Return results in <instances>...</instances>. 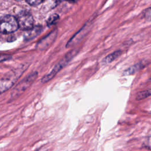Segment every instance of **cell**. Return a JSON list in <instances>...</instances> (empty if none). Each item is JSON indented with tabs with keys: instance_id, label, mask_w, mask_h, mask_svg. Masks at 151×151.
Returning <instances> with one entry per match:
<instances>
[{
	"instance_id": "obj_5",
	"label": "cell",
	"mask_w": 151,
	"mask_h": 151,
	"mask_svg": "<svg viewBox=\"0 0 151 151\" xmlns=\"http://www.w3.org/2000/svg\"><path fill=\"white\" fill-rule=\"evenodd\" d=\"M17 22L19 27L23 29L28 31L33 27L34 19L32 15L28 11H21L17 17Z\"/></svg>"
},
{
	"instance_id": "obj_7",
	"label": "cell",
	"mask_w": 151,
	"mask_h": 151,
	"mask_svg": "<svg viewBox=\"0 0 151 151\" xmlns=\"http://www.w3.org/2000/svg\"><path fill=\"white\" fill-rule=\"evenodd\" d=\"M57 32L54 31L51 32L47 36L44 37L43 39L41 40L37 45V48L40 50H44L50 46L52 42L55 40V37L57 36Z\"/></svg>"
},
{
	"instance_id": "obj_13",
	"label": "cell",
	"mask_w": 151,
	"mask_h": 151,
	"mask_svg": "<svg viewBox=\"0 0 151 151\" xmlns=\"http://www.w3.org/2000/svg\"><path fill=\"white\" fill-rule=\"evenodd\" d=\"M144 18L147 20H151V8L146 9L143 12Z\"/></svg>"
},
{
	"instance_id": "obj_11",
	"label": "cell",
	"mask_w": 151,
	"mask_h": 151,
	"mask_svg": "<svg viewBox=\"0 0 151 151\" xmlns=\"http://www.w3.org/2000/svg\"><path fill=\"white\" fill-rule=\"evenodd\" d=\"M150 96H151V88L146 90L138 92L137 93L136 99L137 100H141Z\"/></svg>"
},
{
	"instance_id": "obj_3",
	"label": "cell",
	"mask_w": 151,
	"mask_h": 151,
	"mask_svg": "<svg viewBox=\"0 0 151 151\" xmlns=\"http://www.w3.org/2000/svg\"><path fill=\"white\" fill-rule=\"evenodd\" d=\"M37 76V72H34L19 82L11 93V98L15 99L20 96L33 83Z\"/></svg>"
},
{
	"instance_id": "obj_19",
	"label": "cell",
	"mask_w": 151,
	"mask_h": 151,
	"mask_svg": "<svg viewBox=\"0 0 151 151\" xmlns=\"http://www.w3.org/2000/svg\"><path fill=\"white\" fill-rule=\"evenodd\" d=\"M16 1H22V0H16Z\"/></svg>"
},
{
	"instance_id": "obj_9",
	"label": "cell",
	"mask_w": 151,
	"mask_h": 151,
	"mask_svg": "<svg viewBox=\"0 0 151 151\" xmlns=\"http://www.w3.org/2000/svg\"><path fill=\"white\" fill-rule=\"evenodd\" d=\"M122 54V51L121 50H117L114 51L112 53L107 55L102 60V63L104 64H107L113 62L114 60L117 59Z\"/></svg>"
},
{
	"instance_id": "obj_14",
	"label": "cell",
	"mask_w": 151,
	"mask_h": 151,
	"mask_svg": "<svg viewBox=\"0 0 151 151\" xmlns=\"http://www.w3.org/2000/svg\"><path fill=\"white\" fill-rule=\"evenodd\" d=\"M44 0H25V1L32 6H37L42 2Z\"/></svg>"
},
{
	"instance_id": "obj_8",
	"label": "cell",
	"mask_w": 151,
	"mask_h": 151,
	"mask_svg": "<svg viewBox=\"0 0 151 151\" xmlns=\"http://www.w3.org/2000/svg\"><path fill=\"white\" fill-rule=\"evenodd\" d=\"M149 64V63L148 61H140V62L132 65L131 67H129L126 70H125L123 73V76L132 75V74L136 73V72H137L138 71L142 70L144 67H146Z\"/></svg>"
},
{
	"instance_id": "obj_17",
	"label": "cell",
	"mask_w": 151,
	"mask_h": 151,
	"mask_svg": "<svg viewBox=\"0 0 151 151\" xmlns=\"http://www.w3.org/2000/svg\"><path fill=\"white\" fill-rule=\"evenodd\" d=\"M66 1H68L69 2H71V3H74V2H76L77 0H66Z\"/></svg>"
},
{
	"instance_id": "obj_12",
	"label": "cell",
	"mask_w": 151,
	"mask_h": 151,
	"mask_svg": "<svg viewBox=\"0 0 151 151\" xmlns=\"http://www.w3.org/2000/svg\"><path fill=\"white\" fill-rule=\"evenodd\" d=\"M59 19V16L57 14H53L51 15L47 21V24L48 26L54 24Z\"/></svg>"
},
{
	"instance_id": "obj_2",
	"label": "cell",
	"mask_w": 151,
	"mask_h": 151,
	"mask_svg": "<svg viewBox=\"0 0 151 151\" xmlns=\"http://www.w3.org/2000/svg\"><path fill=\"white\" fill-rule=\"evenodd\" d=\"M19 28L17 19L11 15H6L0 18V32L11 34L16 31Z\"/></svg>"
},
{
	"instance_id": "obj_21",
	"label": "cell",
	"mask_w": 151,
	"mask_h": 151,
	"mask_svg": "<svg viewBox=\"0 0 151 151\" xmlns=\"http://www.w3.org/2000/svg\"><path fill=\"white\" fill-rule=\"evenodd\" d=\"M1 32H0V37H1Z\"/></svg>"
},
{
	"instance_id": "obj_6",
	"label": "cell",
	"mask_w": 151,
	"mask_h": 151,
	"mask_svg": "<svg viewBox=\"0 0 151 151\" xmlns=\"http://www.w3.org/2000/svg\"><path fill=\"white\" fill-rule=\"evenodd\" d=\"M87 31H88V27H86V25L81 29H80L77 32H76L70 38L69 41H68L65 45L66 48L71 47L76 45L86 35Z\"/></svg>"
},
{
	"instance_id": "obj_16",
	"label": "cell",
	"mask_w": 151,
	"mask_h": 151,
	"mask_svg": "<svg viewBox=\"0 0 151 151\" xmlns=\"http://www.w3.org/2000/svg\"><path fill=\"white\" fill-rule=\"evenodd\" d=\"M9 57H10V56L6 55H0V61H3V60H5L9 59Z\"/></svg>"
},
{
	"instance_id": "obj_10",
	"label": "cell",
	"mask_w": 151,
	"mask_h": 151,
	"mask_svg": "<svg viewBox=\"0 0 151 151\" xmlns=\"http://www.w3.org/2000/svg\"><path fill=\"white\" fill-rule=\"evenodd\" d=\"M41 30H42V28L39 27H36L35 28L32 27L31 29L28 30L29 31L24 36L25 41H30L31 40L34 38L38 34H40Z\"/></svg>"
},
{
	"instance_id": "obj_4",
	"label": "cell",
	"mask_w": 151,
	"mask_h": 151,
	"mask_svg": "<svg viewBox=\"0 0 151 151\" xmlns=\"http://www.w3.org/2000/svg\"><path fill=\"white\" fill-rule=\"evenodd\" d=\"M22 71V70L19 71V70H17L16 71H10L6 74L2 79L0 83V93H3L9 88L18 78Z\"/></svg>"
},
{
	"instance_id": "obj_1",
	"label": "cell",
	"mask_w": 151,
	"mask_h": 151,
	"mask_svg": "<svg viewBox=\"0 0 151 151\" xmlns=\"http://www.w3.org/2000/svg\"><path fill=\"white\" fill-rule=\"evenodd\" d=\"M78 51V48H74L67 52L64 57L57 64H55L51 71L42 78L41 82L45 83L52 79L61 70L65 67L70 62V61L77 54Z\"/></svg>"
},
{
	"instance_id": "obj_15",
	"label": "cell",
	"mask_w": 151,
	"mask_h": 151,
	"mask_svg": "<svg viewBox=\"0 0 151 151\" xmlns=\"http://www.w3.org/2000/svg\"><path fill=\"white\" fill-rule=\"evenodd\" d=\"M145 147L151 149V137L147 138V140L145 142Z\"/></svg>"
},
{
	"instance_id": "obj_20",
	"label": "cell",
	"mask_w": 151,
	"mask_h": 151,
	"mask_svg": "<svg viewBox=\"0 0 151 151\" xmlns=\"http://www.w3.org/2000/svg\"><path fill=\"white\" fill-rule=\"evenodd\" d=\"M150 80H151V76H150Z\"/></svg>"
},
{
	"instance_id": "obj_18",
	"label": "cell",
	"mask_w": 151,
	"mask_h": 151,
	"mask_svg": "<svg viewBox=\"0 0 151 151\" xmlns=\"http://www.w3.org/2000/svg\"><path fill=\"white\" fill-rule=\"evenodd\" d=\"M61 0H56V1L57 2H60Z\"/></svg>"
}]
</instances>
